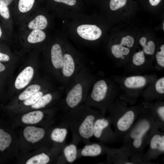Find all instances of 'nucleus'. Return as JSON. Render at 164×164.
Wrapping results in <instances>:
<instances>
[{
	"label": "nucleus",
	"instance_id": "nucleus-29",
	"mask_svg": "<svg viewBox=\"0 0 164 164\" xmlns=\"http://www.w3.org/2000/svg\"><path fill=\"white\" fill-rule=\"evenodd\" d=\"M155 87L157 92L160 94L164 93V77H162L156 82Z\"/></svg>",
	"mask_w": 164,
	"mask_h": 164
},
{
	"label": "nucleus",
	"instance_id": "nucleus-26",
	"mask_svg": "<svg viewBox=\"0 0 164 164\" xmlns=\"http://www.w3.org/2000/svg\"><path fill=\"white\" fill-rule=\"evenodd\" d=\"M143 47V52L146 54L153 55L155 52V46L154 42L152 41H149L142 46Z\"/></svg>",
	"mask_w": 164,
	"mask_h": 164
},
{
	"label": "nucleus",
	"instance_id": "nucleus-19",
	"mask_svg": "<svg viewBox=\"0 0 164 164\" xmlns=\"http://www.w3.org/2000/svg\"><path fill=\"white\" fill-rule=\"evenodd\" d=\"M45 33L41 30H33L29 35L28 42L31 43L40 42L44 41L46 38Z\"/></svg>",
	"mask_w": 164,
	"mask_h": 164
},
{
	"label": "nucleus",
	"instance_id": "nucleus-37",
	"mask_svg": "<svg viewBox=\"0 0 164 164\" xmlns=\"http://www.w3.org/2000/svg\"><path fill=\"white\" fill-rule=\"evenodd\" d=\"M2 34V32L1 27L0 26V38L1 37Z\"/></svg>",
	"mask_w": 164,
	"mask_h": 164
},
{
	"label": "nucleus",
	"instance_id": "nucleus-25",
	"mask_svg": "<svg viewBox=\"0 0 164 164\" xmlns=\"http://www.w3.org/2000/svg\"><path fill=\"white\" fill-rule=\"evenodd\" d=\"M43 94L41 91H38L24 100V104L26 105H32L35 103Z\"/></svg>",
	"mask_w": 164,
	"mask_h": 164
},
{
	"label": "nucleus",
	"instance_id": "nucleus-12",
	"mask_svg": "<svg viewBox=\"0 0 164 164\" xmlns=\"http://www.w3.org/2000/svg\"><path fill=\"white\" fill-rule=\"evenodd\" d=\"M68 125L66 122L63 126L61 127L54 128L50 134L51 140L56 143L63 144L65 143V140L67 133V127Z\"/></svg>",
	"mask_w": 164,
	"mask_h": 164
},
{
	"label": "nucleus",
	"instance_id": "nucleus-23",
	"mask_svg": "<svg viewBox=\"0 0 164 164\" xmlns=\"http://www.w3.org/2000/svg\"><path fill=\"white\" fill-rule=\"evenodd\" d=\"M145 57L143 51L135 53L132 58V62L136 66H140L145 63Z\"/></svg>",
	"mask_w": 164,
	"mask_h": 164
},
{
	"label": "nucleus",
	"instance_id": "nucleus-32",
	"mask_svg": "<svg viewBox=\"0 0 164 164\" xmlns=\"http://www.w3.org/2000/svg\"><path fill=\"white\" fill-rule=\"evenodd\" d=\"M13 1L14 0H0V2L7 6H9Z\"/></svg>",
	"mask_w": 164,
	"mask_h": 164
},
{
	"label": "nucleus",
	"instance_id": "nucleus-24",
	"mask_svg": "<svg viewBox=\"0 0 164 164\" xmlns=\"http://www.w3.org/2000/svg\"><path fill=\"white\" fill-rule=\"evenodd\" d=\"M127 0H110L109 8L112 11H115L124 6L126 4Z\"/></svg>",
	"mask_w": 164,
	"mask_h": 164
},
{
	"label": "nucleus",
	"instance_id": "nucleus-7",
	"mask_svg": "<svg viewBox=\"0 0 164 164\" xmlns=\"http://www.w3.org/2000/svg\"><path fill=\"white\" fill-rule=\"evenodd\" d=\"M138 116L134 111L128 110L120 114H110L109 116L115 128L116 138H123Z\"/></svg>",
	"mask_w": 164,
	"mask_h": 164
},
{
	"label": "nucleus",
	"instance_id": "nucleus-35",
	"mask_svg": "<svg viewBox=\"0 0 164 164\" xmlns=\"http://www.w3.org/2000/svg\"><path fill=\"white\" fill-rule=\"evenodd\" d=\"M146 42V39L145 37L141 38L139 40V43L140 45L142 46L145 44Z\"/></svg>",
	"mask_w": 164,
	"mask_h": 164
},
{
	"label": "nucleus",
	"instance_id": "nucleus-6",
	"mask_svg": "<svg viewBox=\"0 0 164 164\" xmlns=\"http://www.w3.org/2000/svg\"><path fill=\"white\" fill-rule=\"evenodd\" d=\"M56 8L64 20L75 19L86 14L87 5L83 0H46Z\"/></svg>",
	"mask_w": 164,
	"mask_h": 164
},
{
	"label": "nucleus",
	"instance_id": "nucleus-4",
	"mask_svg": "<svg viewBox=\"0 0 164 164\" xmlns=\"http://www.w3.org/2000/svg\"><path fill=\"white\" fill-rule=\"evenodd\" d=\"M92 16L86 14L78 18L64 20L65 32L74 41L90 46L102 35L101 28L93 22Z\"/></svg>",
	"mask_w": 164,
	"mask_h": 164
},
{
	"label": "nucleus",
	"instance_id": "nucleus-5",
	"mask_svg": "<svg viewBox=\"0 0 164 164\" xmlns=\"http://www.w3.org/2000/svg\"><path fill=\"white\" fill-rule=\"evenodd\" d=\"M110 90L108 81L104 79L95 81L94 78L84 104L100 109L104 115L110 108Z\"/></svg>",
	"mask_w": 164,
	"mask_h": 164
},
{
	"label": "nucleus",
	"instance_id": "nucleus-21",
	"mask_svg": "<svg viewBox=\"0 0 164 164\" xmlns=\"http://www.w3.org/2000/svg\"><path fill=\"white\" fill-rule=\"evenodd\" d=\"M53 97L51 94L47 93L40 97L35 103L32 105L31 107L35 109L44 108L51 102Z\"/></svg>",
	"mask_w": 164,
	"mask_h": 164
},
{
	"label": "nucleus",
	"instance_id": "nucleus-33",
	"mask_svg": "<svg viewBox=\"0 0 164 164\" xmlns=\"http://www.w3.org/2000/svg\"><path fill=\"white\" fill-rule=\"evenodd\" d=\"M161 0H149L150 4L152 6H155L158 5Z\"/></svg>",
	"mask_w": 164,
	"mask_h": 164
},
{
	"label": "nucleus",
	"instance_id": "nucleus-20",
	"mask_svg": "<svg viewBox=\"0 0 164 164\" xmlns=\"http://www.w3.org/2000/svg\"><path fill=\"white\" fill-rule=\"evenodd\" d=\"M50 158L48 155L42 153L35 155L29 159L26 164H46L50 161Z\"/></svg>",
	"mask_w": 164,
	"mask_h": 164
},
{
	"label": "nucleus",
	"instance_id": "nucleus-38",
	"mask_svg": "<svg viewBox=\"0 0 164 164\" xmlns=\"http://www.w3.org/2000/svg\"><path fill=\"white\" fill-rule=\"evenodd\" d=\"M164 22H163V30L164 29Z\"/></svg>",
	"mask_w": 164,
	"mask_h": 164
},
{
	"label": "nucleus",
	"instance_id": "nucleus-31",
	"mask_svg": "<svg viewBox=\"0 0 164 164\" xmlns=\"http://www.w3.org/2000/svg\"><path fill=\"white\" fill-rule=\"evenodd\" d=\"M10 57L8 55L0 52V61H8Z\"/></svg>",
	"mask_w": 164,
	"mask_h": 164
},
{
	"label": "nucleus",
	"instance_id": "nucleus-15",
	"mask_svg": "<svg viewBox=\"0 0 164 164\" xmlns=\"http://www.w3.org/2000/svg\"><path fill=\"white\" fill-rule=\"evenodd\" d=\"M63 153L65 160L69 163L73 162L78 157L76 145L73 143L65 145L63 148Z\"/></svg>",
	"mask_w": 164,
	"mask_h": 164
},
{
	"label": "nucleus",
	"instance_id": "nucleus-11",
	"mask_svg": "<svg viewBox=\"0 0 164 164\" xmlns=\"http://www.w3.org/2000/svg\"><path fill=\"white\" fill-rule=\"evenodd\" d=\"M33 73L34 70L32 67L25 68L17 77L15 83V87L20 89L26 87L32 79Z\"/></svg>",
	"mask_w": 164,
	"mask_h": 164
},
{
	"label": "nucleus",
	"instance_id": "nucleus-28",
	"mask_svg": "<svg viewBox=\"0 0 164 164\" xmlns=\"http://www.w3.org/2000/svg\"><path fill=\"white\" fill-rule=\"evenodd\" d=\"M8 6L0 2V15L5 19H8L10 17Z\"/></svg>",
	"mask_w": 164,
	"mask_h": 164
},
{
	"label": "nucleus",
	"instance_id": "nucleus-14",
	"mask_svg": "<svg viewBox=\"0 0 164 164\" xmlns=\"http://www.w3.org/2000/svg\"><path fill=\"white\" fill-rule=\"evenodd\" d=\"M146 83V80L141 76H132L127 78L124 81L125 86L129 89H137L144 86Z\"/></svg>",
	"mask_w": 164,
	"mask_h": 164
},
{
	"label": "nucleus",
	"instance_id": "nucleus-8",
	"mask_svg": "<svg viewBox=\"0 0 164 164\" xmlns=\"http://www.w3.org/2000/svg\"><path fill=\"white\" fill-rule=\"evenodd\" d=\"M112 124L109 117L105 118L102 114L95 121L93 126V136L103 142H109L116 138L112 131L110 125Z\"/></svg>",
	"mask_w": 164,
	"mask_h": 164
},
{
	"label": "nucleus",
	"instance_id": "nucleus-18",
	"mask_svg": "<svg viewBox=\"0 0 164 164\" xmlns=\"http://www.w3.org/2000/svg\"><path fill=\"white\" fill-rule=\"evenodd\" d=\"M111 50L112 54L116 58L124 59L125 56L128 55L130 50L128 47H126L120 43L115 44L112 46Z\"/></svg>",
	"mask_w": 164,
	"mask_h": 164
},
{
	"label": "nucleus",
	"instance_id": "nucleus-34",
	"mask_svg": "<svg viewBox=\"0 0 164 164\" xmlns=\"http://www.w3.org/2000/svg\"><path fill=\"white\" fill-rule=\"evenodd\" d=\"M85 4L89 6L94 3L96 0H83Z\"/></svg>",
	"mask_w": 164,
	"mask_h": 164
},
{
	"label": "nucleus",
	"instance_id": "nucleus-2",
	"mask_svg": "<svg viewBox=\"0 0 164 164\" xmlns=\"http://www.w3.org/2000/svg\"><path fill=\"white\" fill-rule=\"evenodd\" d=\"M102 114L84 103L64 113V120L72 133V142L76 145L80 142L88 144L93 136L94 121Z\"/></svg>",
	"mask_w": 164,
	"mask_h": 164
},
{
	"label": "nucleus",
	"instance_id": "nucleus-1",
	"mask_svg": "<svg viewBox=\"0 0 164 164\" xmlns=\"http://www.w3.org/2000/svg\"><path fill=\"white\" fill-rule=\"evenodd\" d=\"M139 117L124 136L123 145L120 150L133 161L143 160V149L159 127L152 115L142 114Z\"/></svg>",
	"mask_w": 164,
	"mask_h": 164
},
{
	"label": "nucleus",
	"instance_id": "nucleus-10",
	"mask_svg": "<svg viewBox=\"0 0 164 164\" xmlns=\"http://www.w3.org/2000/svg\"><path fill=\"white\" fill-rule=\"evenodd\" d=\"M23 134L28 141L34 143L43 138L45 134V131L42 128L29 126L24 129Z\"/></svg>",
	"mask_w": 164,
	"mask_h": 164
},
{
	"label": "nucleus",
	"instance_id": "nucleus-13",
	"mask_svg": "<svg viewBox=\"0 0 164 164\" xmlns=\"http://www.w3.org/2000/svg\"><path fill=\"white\" fill-rule=\"evenodd\" d=\"M104 149L98 144H87L81 150L80 154L83 156H97L102 153Z\"/></svg>",
	"mask_w": 164,
	"mask_h": 164
},
{
	"label": "nucleus",
	"instance_id": "nucleus-3",
	"mask_svg": "<svg viewBox=\"0 0 164 164\" xmlns=\"http://www.w3.org/2000/svg\"><path fill=\"white\" fill-rule=\"evenodd\" d=\"M94 78L89 67L85 66L80 70L71 84L64 91L62 104L64 114L84 103Z\"/></svg>",
	"mask_w": 164,
	"mask_h": 164
},
{
	"label": "nucleus",
	"instance_id": "nucleus-36",
	"mask_svg": "<svg viewBox=\"0 0 164 164\" xmlns=\"http://www.w3.org/2000/svg\"><path fill=\"white\" fill-rule=\"evenodd\" d=\"M5 69V66L0 62V72L4 70Z\"/></svg>",
	"mask_w": 164,
	"mask_h": 164
},
{
	"label": "nucleus",
	"instance_id": "nucleus-16",
	"mask_svg": "<svg viewBox=\"0 0 164 164\" xmlns=\"http://www.w3.org/2000/svg\"><path fill=\"white\" fill-rule=\"evenodd\" d=\"M43 116V113L41 111H31L23 115L22 118V121L26 124H35L40 122Z\"/></svg>",
	"mask_w": 164,
	"mask_h": 164
},
{
	"label": "nucleus",
	"instance_id": "nucleus-17",
	"mask_svg": "<svg viewBox=\"0 0 164 164\" xmlns=\"http://www.w3.org/2000/svg\"><path fill=\"white\" fill-rule=\"evenodd\" d=\"M48 22L46 17L42 15L37 16L29 24V28L32 29H43L47 27Z\"/></svg>",
	"mask_w": 164,
	"mask_h": 164
},
{
	"label": "nucleus",
	"instance_id": "nucleus-22",
	"mask_svg": "<svg viewBox=\"0 0 164 164\" xmlns=\"http://www.w3.org/2000/svg\"><path fill=\"white\" fill-rule=\"evenodd\" d=\"M41 87L39 85H30L19 95V98L20 100H25L39 91Z\"/></svg>",
	"mask_w": 164,
	"mask_h": 164
},
{
	"label": "nucleus",
	"instance_id": "nucleus-9",
	"mask_svg": "<svg viewBox=\"0 0 164 164\" xmlns=\"http://www.w3.org/2000/svg\"><path fill=\"white\" fill-rule=\"evenodd\" d=\"M149 149L144 159H151L164 152V135L156 131L152 135L149 142Z\"/></svg>",
	"mask_w": 164,
	"mask_h": 164
},
{
	"label": "nucleus",
	"instance_id": "nucleus-30",
	"mask_svg": "<svg viewBox=\"0 0 164 164\" xmlns=\"http://www.w3.org/2000/svg\"><path fill=\"white\" fill-rule=\"evenodd\" d=\"M134 42V40L133 37L130 36H127L122 38L120 44L126 46L127 47L130 48L132 46Z\"/></svg>",
	"mask_w": 164,
	"mask_h": 164
},
{
	"label": "nucleus",
	"instance_id": "nucleus-27",
	"mask_svg": "<svg viewBox=\"0 0 164 164\" xmlns=\"http://www.w3.org/2000/svg\"><path fill=\"white\" fill-rule=\"evenodd\" d=\"M160 51L157 52L155 55L158 64L162 67H164V45L160 47Z\"/></svg>",
	"mask_w": 164,
	"mask_h": 164
}]
</instances>
